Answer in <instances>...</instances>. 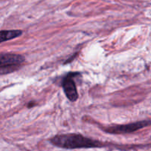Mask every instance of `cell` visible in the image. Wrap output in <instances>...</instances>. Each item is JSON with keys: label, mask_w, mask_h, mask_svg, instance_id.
Instances as JSON below:
<instances>
[{"label": "cell", "mask_w": 151, "mask_h": 151, "mask_svg": "<svg viewBox=\"0 0 151 151\" xmlns=\"http://www.w3.org/2000/svg\"><path fill=\"white\" fill-rule=\"evenodd\" d=\"M50 142L54 146L67 150L97 148L103 147V144L100 141L94 140L77 133L56 135L50 139Z\"/></svg>", "instance_id": "cell-1"}, {"label": "cell", "mask_w": 151, "mask_h": 151, "mask_svg": "<svg viewBox=\"0 0 151 151\" xmlns=\"http://www.w3.org/2000/svg\"><path fill=\"white\" fill-rule=\"evenodd\" d=\"M24 60V56L21 54L0 53V73L6 74L16 70Z\"/></svg>", "instance_id": "cell-2"}, {"label": "cell", "mask_w": 151, "mask_h": 151, "mask_svg": "<svg viewBox=\"0 0 151 151\" xmlns=\"http://www.w3.org/2000/svg\"><path fill=\"white\" fill-rule=\"evenodd\" d=\"M150 125V120L137 121L126 124H114L103 128L106 133L111 134H126V133H134L137 130Z\"/></svg>", "instance_id": "cell-3"}, {"label": "cell", "mask_w": 151, "mask_h": 151, "mask_svg": "<svg viewBox=\"0 0 151 151\" xmlns=\"http://www.w3.org/2000/svg\"><path fill=\"white\" fill-rule=\"evenodd\" d=\"M78 73L70 72L63 78L61 82L63 92L70 102H75L78 99V93L77 90L75 81L74 78L76 76Z\"/></svg>", "instance_id": "cell-4"}, {"label": "cell", "mask_w": 151, "mask_h": 151, "mask_svg": "<svg viewBox=\"0 0 151 151\" xmlns=\"http://www.w3.org/2000/svg\"><path fill=\"white\" fill-rule=\"evenodd\" d=\"M23 31L21 30H0V43L8 40L13 39L22 35Z\"/></svg>", "instance_id": "cell-5"}, {"label": "cell", "mask_w": 151, "mask_h": 151, "mask_svg": "<svg viewBox=\"0 0 151 151\" xmlns=\"http://www.w3.org/2000/svg\"><path fill=\"white\" fill-rule=\"evenodd\" d=\"M34 103H33V102H30V103L29 104H28V107H32V106H34Z\"/></svg>", "instance_id": "cell-6"}]
</instances>
